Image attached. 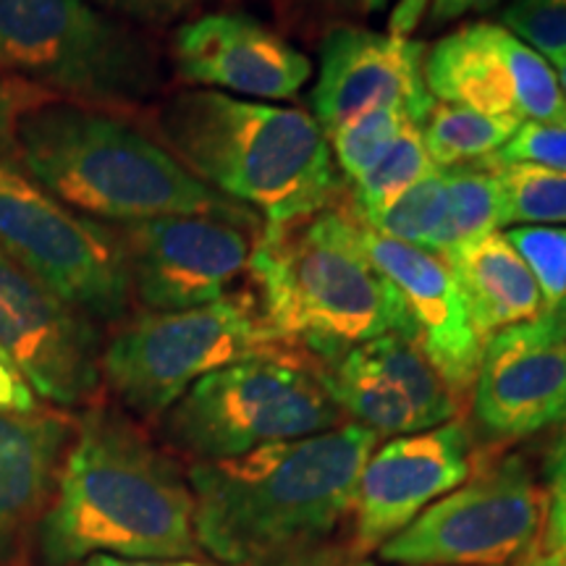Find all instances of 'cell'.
<instances>
[{
  "instance_id": "34",
  "label": "cell",
  "mask_w": 566,
  "mask_h": 566,
  "mask_svg": "<svg viewBox=\"0 0 566 566\" xmlns=\"http://www.w3.org/2000/svg\"><path fill=\"white\" fill-rule=\"evenodd\" d=\"M38 409V399L19 367L0 352V415H17L32 412Z\"/></svg>"
},
{
  "instance_id": "1",
  "label": "cell",
  "mask_w": 566,
  "mask_h": 566,
  "mask_svg": "<svg viewBox=\"0 0 566 566\" xmlns=\"http://www.w3.org/2000/svg\"><path fill=\"white\" fill-rule=\"evenodd\" d=\"M34 541L45 566L95 554L189 562L202 551L189 478L137 422L111 407H92L76 420Z\"/></svg>"
},
{
  "instance_id": "14",
  "label": "cell",
  "mask_w": 566,
  "mask_h": 566,
  "mask_svg": "<svg viewBox=\"0 0 566 566\" xmlns=\"http://www.w3.org/2000/svg\"><path fill=\"white\" fill-rule=\"evenodd\" d=\"M472 409L495 441L566 424V307L488 338Z\"/></svg>"
},
{
  "instance_id": "29",
  "label": "cell",
  "mask_w": 566,
  "mask_h": 566,
  "mask_svg": "<svg viewBox=\"0 0 566 566\" xmlns=\"http://www.w3.org/2000/svg\"><path fill=\"white\" fill-rule=\"evenodd\" d=\"M504 237L525 260L541 289L543 313L566 302V229L564 226H514Z\"/></svg>"
},
{
  "instance_id": "19",
  "label": "cell",
  "mask_w": 566,
  "mask_h": 566,
  "mask_svg": "<svg viewBox=\"0 0 566 566\" xmlns=\"http://www.w3.org/2000/svg\"><path fill=\"white\" fill-rule=\"evenodd\" d=\"M76 420L55 409L0 415V566H13L38 535Z\"/></svg>"
},
{
  "instance_id": "32",
  "label": "cell",
  "mask_w": 566,
  "mask_h": 566,
  "mask_svg": "<svg viewBox=\"0 0 566 566\" xmlns=\"http://www.w3.org/2000/svg\"><path fill=\"white\" fill-rule=\"evenodd\" d=\"M546 522H548V543L558 551L566 564V424L551 443L546 464Z\"/></svg>"
},
{
  "instance_id": "39",
  "label": "cell",
  "mask_w": 566,
  "mask_h": 566,
  "mask_svg": "<svg viewBox=\"0 0 566 566\" xmlns=\"http://www.w3.org/2000/svg\"><path fill=\"white\" fill-rule=\"evenodd\" d=\"M181 562H139V558H122L111 554H95L84 558L82 566H179Z\"/></svg>"
},
{
  "instance_id": "8",
  "label": "cell",
  "mask_w": 566,
  "mask_h": 566,
  "mask_svg": "<svg viewBox=\"0 0 566 566\" xmlns=\"http://www.w3.org/2000/svg\"><path fill=\"white\" fill-rule=\"evenodd\" d=\"M275 349L258 296L231 292L174 313H142L103 346V380L145 420L163 417L205 375Z\"/></svg>"
},
{
  "instance_id": "23",
  "label": "cell",
  "mask_w": 566,
  "mask_h": 566,
  "mask_svg": "<svg viewBox=\"0 0 566 566\" xmlns=\"http://www.w3.org/2000/svg\"><path fill=\"white\" fill-rule=\"evenodd\" d=\"M520 126L514 118L488 116L464 105L436 101L420 124V132L430 160L446 171V168L475 166L493 158Z\"/></svg>"
},
{
  "instance_id": "13",
  "label": "cell",
  "mask_w": 566,
  "mask_h": 566,
  "mask_svg": "<svg viewBox=\"0 0 566 566\" xmlns=\"http://www.w3.org/2000/svg\"><path fill=\"white\" fill-rule=\"evenodd\" d=\"M424 84L438 103L514 122H564L556 71L506 27L467 24L424 51Z\"/></svg>"
},
{
  "instance_id": "22",
  "label": "cell",
  "mask_w": 566,
  "mask_h": 566,
  "mask_svg": "<svg viewBox=\"0 0 566 566\" xmlns=\"http://www.w3.org/2000/svg\"><path fill=\"white\" fill-rule=\"evenodd\" d=\"M359 352L417 409L424 428L430 430L454 420L459 396L451 391V386L441 378V373L412 336L391 331V334L359 344Z\"/></svg>"
},
{
  "instance_id": "3",
  "label": "cell",
  "mask_w": 566,
  "mask_h": 566,
  "mask_svg": "<svg viewBox=\"0 0 566 566\" xmlns=\"http://www.w3.org/2000/svg\"><path fill=\"white\" fill-rule=\"evenodd\" d=\"M17 166L66 208L101 223L216 216L260 223L244 205L197 179L158 139L116 113L34 97L17 116Z\"/></svg>"
},
{
  "instance_id": "6",
  "label": "cell",
  "mask_w": 566,
  "mask_h": 566,
  "mask_svg": "<svg viewBox=\"0 0 566 566\" xmlns=\"http://www.w3.org/2000/svg\"><path fill=\"white\" fill-rule=\"evenodd\" d=\"M0 74L111 113L150 101L163 82L153 48L87 0H0Z\"/></svg>"
},
{
  "instance_id": "37",
  "label": "cell",
  "mask_w": 566,
  "mask_h": 566,
  "mask_svg": "<svg viewBox=\"0 0 566 566\" xmlns=\"http://www.w3.org/2000/svg\"><path fill=\"white\" fill-rule=\"evenodd\" d=\"M428 3L430 0H399L394 6L391 19H388V34L409 40V34L422 24L424 13H428Z\"/></svg>"
},
{
  "instance_id": "2",
  "label": "cell",
  "mask_w": 566,
  "mask_h": 566,
  "mask_svg": "<svg viewBox=\"0 0 566 566\" xmlns=\"http://www.w3.org/2000/svg\"><path fill=\"white\" fill-rule=\"evenodd\" d=\"M378 438L357 422L189 470L200 548L233 566H271L321 546L352 512Z\"/></svg>"
},
{
  "instance_id": "4",
  "label": "cell",
  "mask_w": 566,
  "mask_h": 566,
  "mask_svg": "<svg viewBox=\"0 0 566 566\" xmlns=\"http://www.w3.org/2000/svg\"><path fill=\"white\" fill-rule=\"evenodd\" d=\"M250 271L268 331L313 363L391 331L415 338L399 292L367 258L354 210L328 205L292 223L263 226Z\"/></svg>"
},
{
  "instance_id": "10",
  "label": "cell",
  "mask_w": 566,
  "mask_h": 566,
  "mask_svg": "<svg viewBox=\"0 0 566 566\" xmlns=\"http://www.w3.org/2000/svg\"><path fill=\"white\" fill-rule=\"evenodd\" d=\"M546 491L522 457H504L430 504L378 548L401 566H509L535 548Z\"/></svg>"
},
{
  "instance_id": "43",
  "label": "cell",
  "mask_w": 566,
  "mask_h": 566,
  "mask_svg": "<svg viewBox=\"0 0 566 566\" xmlns=\"http://www.w3.org/2000/svg\"><path fill=\"white\" fill-rule=\"evenodd\" d=\"M189 3H195V0H168V11H176V9H181V6H189Z\"/></svg>"
},
{
  "instance_id": "35",
  "label": "cell",
  "mask_w": 566,
  "mask_h": 566,
  "mask_svg": "<svg viewBox=\"0 0 566 566\" xmlns=\"http://www.w3.org/2000/svg\"><path fill=\"white\" fill-rule=\"evenodd\" d=\"M271 566H378L363 558L354 548H336V546H313L304 548L300 554H292Z\"/></svg>"
},
{
  "instance_id": "41",
  "label": "cell",
  "mask_w": 566,
  "mask_h": 566,
  "mask_svg": "<svg viewBox=\"0 0 566 566\" xmlns=\"http://www.w3.org/2000/svg\"><path fill=\"white\" fill-rule=\"evenodd\" d=\"M551 61H554V66H556L558 87H562L564 97H566V55H556V59H551Z\"/></svg>"
},
{
  "instance_id": "26",
  "label": "cell",
  "mask_w": 566,
  "mask_h": 566,
  "mask_svg": "<svg viewBox=\"0 0 566 566\" xmlns=\"http://www.w3.org/2000/svg\"><path fill=\"white\" fill-rule=\"evenodd\" d=\"M438 171L436 163L430 160L424 150L422 132L417 122H407L399 137L391 145L384 158H380L365 176H359L354 184V200L352 208L357 218H367L373 212L384 210L388 202L405 195L409 187L422 181L424 176Z\"/></svg>"
},
{
  "instance_id": "36",
  "label": "cell",
  "mask_w": 566,
  "mask_h": 566,
  "mask_svg": "<svg viewBox=\"0 0 566 566\" xmlns=\"http://www.w3.org/2000/svg\"><path fill=\"white\" fill-rule=\"evenodd\" d=\"M504 0H433V9H430V21L436 27L449 24V21H457L467 17V13H485L495 9Z\"/></svg>"
},
{
  "instance_id": "11",
  "label": "cell",
  "mask_w": 566,
  "mask_h": 566,
  "mask_svg": "<svg viewBox=\"0 0 566 566\" xmlns=\"http://www.w3.org/2000/svg\"><path fill=\"white\" fill-rule=\"evenodd\" d=\"M132 296L147 313L192 310L231 294L250 271L254 223L216 216H168L116 226Z\"/></svg>"
},
{
  "instance_id": "24",
  "label": "cell",
  "mask_w": 566,
  "mask_h": 566,
  "mask_svg": "<svg viewBox=\"0 0 566 566\" xmlns=\"http://www.w3.org/2000/svg\"><path fill=\"white\" fill-rule=\"evenodd\" d=\"M446 216L433 242V254L464 247L485 233L499 231L501 221V192L493 171L483 163L475 166L446 168Z\"/></svg>"
},
{
  "instance_id": "17",
  "label": "cell",
  "mask_w": 566,
  "mask_h": 566,
  "mask_svg": "<svg viewBox=\"0 0 566 566\" xmlns=\"http://www.w3.org/2000/svg\"><path fill=\"white\" fill-rule=\"evenodd\" d=\"M174 66L195 90L263 101H289L313 76L307 55L244 13H208L179 27Z\"/></svg>"
},
{
  "instance_id": "27",
  "label": "cell",
  "mask_w": 566,
  "mask_h": 566,
  "mask_svg": "<svg viewBox=\"0 0 566 566\" xmlns=\"http://www.w3.org/2000/svg\"><path fill=\"white\" fill-rule=\"evenodd\" d=\"M446 216V181L443 171L438 168L415 187H409L405 195L388 202L384 210L373 212V216L359 218L367 229L380 233V237L394 239V242H405L420 250H433V242L441 231Z\"/></svg>"
},
{
  "instance_id": "42",
  "label": "cell",
  "mask_w": 566,
  "mask_h": 566,
  "mask_svg": "<svg viewBox=\"0 0 566 566\" xmlns=\"http://www.w3.org/2000/svg\"><path fill=\"white\" fill-rule=\"evenodd\" d=\"M388 3V0H363V9L365 11H378V9H384V6Z\"/></svg>"
},
{
  "instance_id": "30",
  "label": "cell",
  "mask_w": 566,
  "mask_h": 566,
  "mask_svg": "<svg viewBox=\"0 0 566 566\" xmlns=\"http://www.w3.org/2000/svg\"><path fill=\"white\" fill-rule=\"evenodd\" d=\"M504 27L543 59L566 55V0H512Z\"/></svg>"
},
{
  "instance_id": "33",
  "label": "cell",
  "mask_w": 566,
  "mask_h": 566,
  "mask_svg": "<svg viewBox=\"0 0 566 566\" xmlns=\"http://www.w3.org/2000/svg\"><path fill=\"white\" fill-rule=\"evenodd\" d=\"M34 97L42 95L0 74V160L17 163V116Z\"/></svg>"
},
{
  "instance_id": "25",
  "label": "cell",
  "mask_w": 566,
  "mask_h": 566,
  "mask_svg": "<svg viewBox=\"0 0 566 566\" xmlns=\"http://www.w3.org/2000/svg\"><path fill=\"white\" fill-rule=\"evenodd\" d=\"M499 181L501 221L554 226L566 223V174L533 163L483 160Z\"/></svg>"
},
{
  "instance_id": "5",
  "label": "cell",
  "mask_w": 566,
  "mask_h": 566,
  "mask_svg": "<svg viewBox=\"0 0 566 566\" xmlns=\"http://www.w3.org/2000/svg\"><path fill=\"white\" fill-rule=\"evenodd\" d=\"M163 145L218 195L292 223L334 205L336 163L310 113L244 101L216 90H184L158 108Z\"/></svg>"
},
{
  "instance_id": "18",
  "label": "cell",
  "mask_w": 566,
  "mask_h": 566,
  "mask_svg": "<svg viewBox=\"0 0 566 566\" xmlns=\"http://www.w3.org/2000/svg\"><path fill=\"white\" fill-rule=\"evenodd\" d=\"M359 239L405 302L415 338L457 396L475 386L485 342L467 313L464 296L441 258L420 247L380 237L359 221Z\"/></svg>"
},
{
  "instance_id": "45",
  "label": "cell",
  "mask_w": 566,
  "mask_h": 566,
  "mask_svg": "<svg viewBox=\"0 0 566 566\" xmlns=\"http://www.w3.org/2000/svg\"><path fill=\"white\" fill-rule=\"evenodd\" d=\"M562 307H566V302H564V304H562Z\"/></svg>"
},
{
  "instance_id": "40",
  "label": "cell",
  "mask_w": 566,
  "mask_h": 566,
  "mask_svg": "<svg viewBox=\"0 0 566 566\" xmlns=\"http://www.w3.org/2000/svg\"><path fill=\"white\" fill-rule=\"evenodd\" d=\"M520 566H566L564 558L558 556L556 548H541V551H530V554L522 558Z\"/></svg>"
},
{
  "instance_id": "44",
  "label": "cell",
  "mask_w": 566,
  "mask_h": 566,
  "mask_svg": "<svg viewBox=\"0 0 566 566\" xmlns=\"http://www.w3.org/2000/svg\"><path fill=\"white\" fill-rule=\"evenodd\" d=\"M179 566H202V564H189V562H181Z\"/></svg>"
},
{
  "instance_id": "12",
  "label": "cell",
  "mask_w": 566,
  "mask_h": 566,
  "mask_svg": "<svg viewBox=\"0 0 566 566\" xmlns=\"http://www.w3.org/2000/svg\"><path fill=\"white\" fill-rule=\"evenodd\" d=\"M0 352L19 367L34 396L82 407L103 380L97 323L61 300L0 250Z\"/></svg>"
},
{
  "instance_id": "16",
  "label": "cell",
  "mask_w": 566,
  "mask_h": 566,
  "mask_svg": "<svg viewBox=\"0 0 566 566\" xmlns=\"http://www.w3.org/2000/svg\"><path fill=\"white\" fill-rule=\"evenodd\" d=\"M310 103L323 132L380 108H401L422 124L436 103L424 84V45L363 27H334L323 38Z\"/></svg>"
},
{
  "instance_id": "28",
  "label": "cell",
  "mask_w": 566,
  "mask_h": 566,
  "mask_svg": "<svg viewBox=\"0 0 566 566\" xmlns=\"http://www.w3.org/2000/svg\"><path fill=\"white\" fill-rule=\"evenodd\" d=\"M407 122H415L407 111L380 108L325 132V139H328L334 163L342 168L346 179L357 181L391 150Z\"/></svg>"
},
{
  "instance_id": "31",
  "label": "cell",
  "mask_w": 566,
  "mask_h": 566,
  "mask_svg": "<svg viewBox=\"0 0 566 566\" xmlns=\"http://www.w3.org/2000/svg\"><path fill=\"white\" fill-rule=\"evenodd\" d=\"M495 163H533L566 174V118L564 122H525L495 153Z\"/></svg>"
},
{
  "instance_id": "7",
  "label": "cell",
  "mask_w": 566,
  "mask_h": 566,
  "mask_svg": "<svg viewBox=\"0 0 566 566\" xmlns=\"http://www.w3.org/2000/svg\"><path fill=\"white\" fill-rule=\"evenodd\" d=\"M344 420L313 359L296 349H275L197 380L160 417V433L197 462H223L325 433Z\"/></svg>"
},
{
  "instance_id": "9",
  "label": "cell",
  "mask_w": 566,
  "mask_h": 566,
  "mask_svg": "<svg viewBox=\"0 0 566 566\" xmlns=\"http://www.w3.org/2000/svg\"><path fill=\"white\" fill-rule=\"evenodd\" d=\"M0 250L95 323L129 310L118 229L66 208L11 160H0Z\"/></svg>"
},
{
  "instance_id": "38",
  "label": "cell",
  "mask_w": 566,
  "mask_h": 566,
  "mask_svg": "<svg viewBox=\"0 0 566 566\" xmlns=\"http://www.w3.org/2000/svg\"><path fill=\"white\" fill-rule=\"evenodd\" d=\"M92 3L139 21H153L171 13L168 11V0H92Z\"/></svg>"
},
{
  "instance_id": "20",
  "label": "cell",
  "mask_w": 566,
  "mask_h": 566,
  "mask_svg": "<svg viewBox=\"0 0 566 566\" xmlns=\"http://www.w3.org/2000/svg\"><path fill=\"white\" fill-rule=\"evenodd\" d=\"M464 296L478 336L488 342L499 331L543 315L541 289L501 231L441 254Z\"/></svg>"
},
{
  "instance_id": "21",
  "label": "cell",
  "mask_w": 566,
  "mask_h": 566,
  "mask_svg": "<svg viewBox=\"0 0 566 566\" xmlns=\"http://www.w3.org/2000/svg\"><path fill=\"white\" fill-rule=\"evenodd\" d=\"M315 365L344 417H352L375 436L399 438L428 430L417 409L367 363L359 346Z\"/></svg>"
},
{
  "instance_id": "15",
  "label": "cell",
  "mask_w": 566,
  "mask_h": 566,
  "mask_svg": "<svg viewBox=\"0 0 566 566\" xmlns=\"http://www.w3.org/2000/svg\"><path fill=\"white\" fill-rule=\"evenodd\" d=\"M472 438L459 420L399 436L375 449L354 495V551L380 548L470 478Z\"/></svg>"
}]
</instances>
